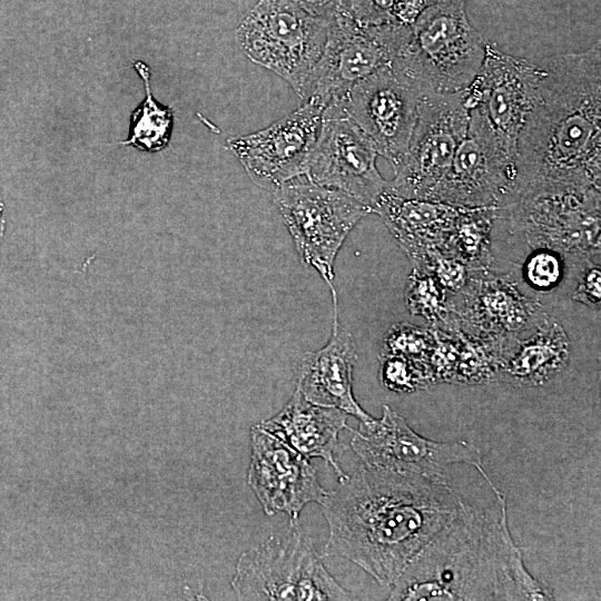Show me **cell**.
Masks as SVG:
<instances>
[{
	"mask_svg": "<svg viewBox=\"0 0 601 601\" xmlns=\"http://www.w3.org/2000/svg\"><path fill=\"white\" fill-rule=\"evenodd\" d=\"M486 41L470 23L464 0H434L411 24L393 63L421 93H452L475 78Z\"/></svg>",
	"mask_w": 601,
	"mask_h": 601,
	"instance_id": "4",
	"label": "cell"
},
{
	"mask_svg": "<svg viewBox=\"0 0 601 601\" xmlns=\"http://www.w3.org/2000/svg\"><path fill=\"white\" fill-rule=\"evenodd\" d=\"M404 302L407 311L424 318L430 327H457L453 316L452 294L427 272L412 268L404 289Z\"/></svg>",
	"mask_w": 601,
	"mask_h": 601,
	"instance_id": "25",
	"label": "cell"
},
{
	"mask_svg": "<svg viewBox=\"0 0 601 601\" xmlns=\"http://www.w3.org/2000/svg\"><path fill=\"white\" fill-rule=\"evenodd\" d=\"M569 265L558 252L549 248H533L522 266L523 278L536 292H550L564 277Z\"/></svg>",
	"mask_w": 601,
	"mask_h": 601,
	"instance_id": "29",
	"label": "cell"
},
{
	"mask_svg": "<svg viewBox=\"0 0 601 601\" xmlns=\"http://www.w3.org/2000/svg\"><path fill=\"white\" fill-rule=\"evenodd\" d=\"M460 209V206L441 201L401 196L387 183L373 213L382 218L413 266L427 253L444 250Z\"/></svg>",
	"mask_w": 601,
	"mask_h": 601,
	"instance_id": "21",
	"label": "cell"
},
{
	"mask_svg": "<svg viewBox=\"0 0 601 601\" xmlns=\"http://www.w3.org/2000/svg\"><path fill=\"white\" fill-rule=\"evenodd\" d=\"M333 297V328L328 343L316 352H306L296 366V390L309 402L344 411L359 420H373L357 403L353 393V371L357 362L352 335L341 329L337 294Z\"/></svg>",
	"mask_w": 601,
	"mask_h": 601,
	"instance_id": "19",
	"label": "cell"
},
{
	"mask_svg": "<svg viewBox=\"0 0 601 601\" xmlns=\"http://www.w3.org/2000/svg\"><path fill=\"white\" fill-rule=\"evenodd\" d=\"M351 447L367 466L446 480L449 466H482L480 449L465 441L439 442L416 433L395 410L383 405L380 420L361 422Z\"/></svg>",
	"mask_w": 601,
	"mask_h": 601,
	"instance_id": "12",
	"label": "cell"
},
{
	"mask_svg": "<svg viewBox=\"0 0 601 601\" xmlns=\"http://www.w3.org/2000/svg\"><path fill=\"white\" fill-rule=\"evenodd\" d=\"M2 230H3V221H2L1 216H0V238L2 236Z\"/></svg>",
	"mask_w": 601,
	"mask_h": 601,
	"instance_id": "33",
	"label": "cell"
},
{
	"mask_svg": "<svg viewBox=\"0 0 601 601\" xmlns=\"http://www.w3.org/2000/svg\"><path fill=\"white\" fill-rule=\"evenodd\" d=\"M434 0H346L351 14L361 23L411 26Z\"/></svg>",
	"mask_w": 601,
	"mask_h": 601,
	"instance_id": "26",
	"label": "cell"
},
{
	"mask_svg": "<svg viewBox=\"0 0 601 601\" xmlns=\"http://www.w3.org/2000/svg\"><path fill=\"white\" fill-rule=\"evenodd\" d=\"M469 118L464 89L422 96L406 152L388 187L404 197L427 199L450 168Z\"/></svg>",
	"mask_w": 601,
	"mask_h": 601,
	"instance_id": "11",
	"label": "cell"
},
{
	"mask_svg": "<svg viewBox=\"0 0 601 601\" xmlns=\"http://www.w3.org/2000/svg\"><path fill=\"white\" fill-rule=\"evenodd\" d=\"M544 75L541 62L511 56L486 42L481 67L464 89L466 106L480 110L500 140L518 154Z\"/></svg>",
	"mask_w": 601,
	"mask_h": 601,
	"instance_id": "14",
	"label": "cell"
},
{
	"mask_svg": "<svg viewBox=\"0 0 601 601\" xmlns=\"http://www.w3.org/2000/svg\"><path fill=\"white\" fill-rule=\"evenodd\" d=\"M457 328L485 341L509 342L532 331L546 315L539 299L525 295L511 275L474 272L452 295Z\"/></svg>",
	"mask_w": 601,
	"mask_h": 601,
	"instance_id": "17",
	"label": "cell"
},
{
	"mask_svg": "<svg viewBox=\"0 0 601 601\" xmlns=\"http://www.w3.org/2000/svg\"><path fill=\"white\" fill-rule=\"evenodd\" d=\"M230 585L240 600H357L327 571L297 520L242 553Z\"/></svg>",
	"mask_w": 601,
	"mask_h": 601,
	"instance_id": "5",
	"label": "cell"
},
{
	"mask_svg": "<svg viewBox=\"0 0 601 601\" xmlns=\"http://www.w3.org/2000/svg\"><path fill=\"white\" fill-rule=\"evenodd\" d=\"M411 26L365 24L351 13L336 16L328 28L324 52L316 66L307 100L324 108L339 104L351 88L390 65L410 38Z\"/></svg>",
	"mask_w": 601,
	"mask_h": 601,
	"instance_id": "9",
	"label": "cell"
},
{
	"mask_svg": "<svg viewBox=\"0 0 601 601\" xmlns=\"http://www.w3.org/2000/svg\"><path fill=\"white\" fill-rule=\"evenodd\" d=\"M323 110L319 104L306 100L266 128L227 139L226 147L254 184L273 193L306 175Z\"/></svg>",
	"mask_w": 601,
	"mask_h": 601,
	"instance_id": "15",
	"label": "cell"
},
{
	"mask_svg": "<svg viewBox=\"0 0 601 601\" xmlns=\"http://www.w3.org/2000/svg\"><path fill=\"white\" fill-rule=\"evenodd\" d=\"M145 83V99L130 117V135L121 142L144 151L155 152L167 147L174 127L173 110L158 102L150 90V70L142 61L134 63Z\"/></svg>",
	"mask_w": 601,
	"mask_h": 601,
	"instance_id": "24",
	"label": "cell"
},
{
	"mask_svg": "<svg viewBox=\"0 0 601 601\" xmlns=\"http://www.w3.org/2000/svg\"><path fill=\"white\" fill-rule=\"evenodd\" d=\"M541 63L545 75L518 142L513 200L543 189L601 188L600 45Z\"/></svg>",
	"mask_w": 601,
	"mask_h": 601,
	"instance_id": "3",
	"label": "cell"
},
{
	"mask_svg": "<svg viewBox=\"0 0 601 601\" xmlns=\"http://www.w3.org/2000/svg\"><path fill=\"white\" fill-rule=\"evenodd\" d=\"M462 501L446 480L363 464L319 503L328 524L323 556L344 558L391 588Z\"/></svg>",
	"mask_w": 601,
	"mask_h": 601,
	"instance_id": "1",
	"label": "cell"
},
{
	"mask_svg": "<svg viewBox=\"0 0 601 601\" xmlns=\"http://www.w3.org/2000/svg\"><path fill=\"white\" fill-rule=\"evenodd\" d=\"M329 22L292 0H259L242 19L236 37L250 61L283 78L306 101Z\"/></svg>",
	"mask_w": 601,
	"mask_h": 601,
	"instance_id": "6",
	"label": "cell"
},
{
	"mask_svg": "<svg viewBox=\"0 0 601 601\" xmlns=\"http://www.w3.org/2000/svg\"><path fill=\"white\" fill-rule=\"evenodd\" d=\"M412 268L432 274L452 295L459 293L474 273L460 258L442 249L427 253Z\"/></svg>",
	"mask_w": 601,
	"mask_h": 601,
	"instance_id": "30",
	"label": "cell"
},
{
	"mask_svg": "<svg viewBox=\"0 0 601 601\" xmlns=\"http://www.w3.org/2000/svg\"><path fill=\"white\" fill-rule=\"evenodd\" d=\"M433 346L434 335L430 326L422 327L400 322L392 325L385 333L380 354L403 356L428 367Z\"/></svg>",
	"mask_w": 601,
	"mask_h": 601,
	"instance_id": "28",
	"label": "cell"
},
{
	"mask_svg": "<svg viewBox=\"0 0 601 601\" xmlns=\"http://www.w3.org/2000/svg\"><path fill=\"white\" fill-rule=\"evenodd\" d=\"M578 283L572 298L593 309H600L601 303V267L597 260L588 262L577 275Z\"/></svg>",
	"mask_w": 601,
	"mask_h": 601,
	"instance_id": "31",
	"label": "cell"
},
{
	"mask_svg": "<svg viewBox=\"0 0 601 601\" xmlns=\"http://www.w3.org/2000/svg\"><path fill=\"white\" fill-rule=\"evenodd\" d=\"M599 188L529 191L499 207L497 219L533 248L560 253L569 268L579 270L600 256L601 208Z\"/></svg>",
	"mask_w": 601,
	"mask_h": 601,
	"instance_id": "7",
	"label": "cell"
},
{
	"mask_svg": "<svg viewBox=\"0 0 601 601\" xmlns=\"http://www.w3.org/2000/svg\"><path fill=\"white\" fill-rule=\"evenodd\" d=\"M247 483L268 516L284 512L292 521L327 493L308 457L258 424L250 428Z\"/></svg>",
	"mask_w": 601,
	"mask_h": 601,
	"instance_id": "18",
	"label": "cell"
},
{
	"mask_svg": "<svg viewBox=\"0 0 601 601\" xmlns=\"http://www.w3.org/2000/svg\"><path fill=\"white\" fill-rule=\"evenodd\" d=\"M491 500L462 501L456 514L407 563L387 600H554L530 574L510 533L506 499L490 480Z\"/></svg>",
	"mask_w": 601,
	"mask_h": 601,
	"instance_id": "2",
	"label": "cell"
},
{
	"mask_svg": "<svg viewBox=\"0 0 601 601\" xmlns=\"http://www.w3.org/2000/svg\"><path fill=\"white\" fill-rule=\"evenodd\" d=\"M469 110L466 134L427 199L460 207L505 206L516 190L518 154L500 140L480 110Z\"/></svg>",
	"mask_w": 601,
	"mask_h": 601,
	"instance_id": "10",
	"label": "cell"
},
{
	"mask_svg": "<svg viewBox=\"0 0 601 601\" xmlns=\"http://www.w3.org/2000/svg\"><path fill=\"white\" fill-rule=\"evenodd\" d=\"M347 415L335 407L316 405L295 390L276 415L258 425L304 456L323 459L334 469L338 482H342L349 476L342 470L338 460L345 450L339 442V434L344 428H349Z\"/></svg>",
	"mask_w": 601,
	"mask_h": 601,
	"instance_id": "20",
	"label": "cell"
},
{
	"mask_svg": "<svg viewBox=\"0 0 601 601\" xmlns=\"http://www.w3.org/2000/svg\"><path fill=\"white\" fill-rule=\"evenodd\" d=\"M497 217V206L461 207L444 252L460 258L473 272L491 269V234Z\"/></svg>",
	"mask_w": 601,
	"mask_h": 601,
	"instance_id": "23",
	"label": "cell"
},
{
	"mask_svg": "<svg viewBox=\"0 0 601 601\" xmlns=\"http://www.w3.org/2000/svg\"><path fill=\"white\" fill-rule=\"evenodd\" d=\"M273 200L302 262L334 288V262L345 238L373 210L354 197L312 183H287Z\"/></svg>",
	"mask_w": 601,
	"mask_h": 601,
	"instance_id": "8",
	"label": "cell"
},
{
	"mask_svg": "<svg viewBox=\"0 0 601 601\" xmlns=\"http://www.w3.org/2000/svg\"><path fill=\"white\" fill-rule=\"evenodd\" d=\"M308 12L332 21L341 13H351L346 0H292Z\"/></svg>",
	"mask_w": 601,
	"mask_h": 601,
	"instance_id": "32",
	"label": "cell"
},
{
	"mask_svg": "<svg viewBox=\"0 0 601 601\" xmlns=\"http://www.w3.org/2000/svg\"><path fill=\"white\" fill-rule=\"evenodd\" d=\"M378 377L384 387L406 395L434 385L430 368L418 362L392 354H378Z\"/></svg>",
	"mask_w": 601,
	"mask_h": 601,
	"instance_id": "27",
	"label": "cell"
},
{
	"mask_svg": "<svg viewBox=\"0 0 601 601\" xmlns=\"http://www.w3.org/2000/svg\"><path fill=\"white\" fill-rule=\"evenodd\" d=\"M571 342L564 327L548 314L510 345L497 381L529 388L546 384L569 364Z\"/></svg>",
	"mask_w": 601,
	"mask_h": 601,
	"instance_id": "22",
	"label": "cell"
},
{
	"mask_svg": "<svg viewBox=\"0 0 601 601\" xmlns=\"http://www.w3.org/2000/svg\"><path fill=\"white\" fill-rule=\"evenodd\" d=\"M377 151L365 134L338 106H326L306 177L338 189L372 210L387 187L376 167Z\"/></svg>",
	"mask_w": 601,
	"mask_h": 601,
	"instance_id": "16",
	"label": "cell"
},
{
	"mask_svg": "<svg viewBox=\"0 0 601 601\" xmlns=\"http://www.w3.org/2000/svg\"><path fill=\"white\" fill-rule=\"evenodd\" d=\"M422 96L392 62L354 85L339 104L332 105L342 107L395 170L406 152Z\"/></svg>",
	"mask_w": 601,
	"mask_h": 601,
	"instance_id": "13",
	"label": "cell"
}]
</instances>
